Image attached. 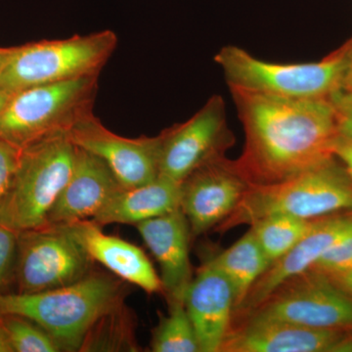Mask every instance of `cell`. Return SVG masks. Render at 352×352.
Listing matches in <instances>:
<instances>
[{
	"label": "cell",
	"instance_id": "obj_2",
	"mask_svg": "<svg viewBox=\"0 0 352 352\" xmlns=\"http://www.w3.org/2000/svg\"><path fill=\"white\" fill-rule=\"evenodd\" d=\"M119 286L100 274L36 293L0 294V316L24 317L38 325L62 349H80L101 317L118 307Z\"/></svg>",
	"mask_w": 352,
	"mask_h": 352
},
{
	"label": "cell",
	"instance_id": "obj_31",
	"mask_svg": "<svg viewBox=\"0 0 352 352\" xmlns=\"http://www.w3.org/2000/svg\"><path fill=\"white\" fill-rule=\"evenodd\" d=\"M11 95L12 94L0 89V113H1L2 110L6 107L7 102L10 99Z\"/></svg>",
	"mask_w": 352,
	"mask_h": 352
},
{
	"label": "cell",
	"instance_id": "obj_24",
	"mask_svg": "<svg viewBox=\"0 0 352 352\" xmlns=\"http://www.w3.org/2000/svg\"><path fill=\"white\" fill-rule=\"evenodd\" d=\"M352 268V236L340 241L324 254L310 270L327 276L340 274Z\"/></svg>",
	"mask_w": 352,
	"mask_h": 352
},
{
	"label": "cell",
	"instance_id": "obj_10",
	"mask_svg": "<svg viewBox=\"0 0 352 352\" xmlns=\"http://www.w3.org/2000/svg\"><path fill=\"white\" fill-rule=\"evenodd\" d=\"M224 102L214 96L191 119L163 133L159 176L182 184L197 168L232 145Z\"/></svg>",
	"mask_w": 352,
	"mask_h": 352
},
{
	"label": "cell",
	"instance_id": "obj_3",
	"mask_svg": "<svg viewBox=\"0 0 352 352\" xmlns=\"http://www.w3.org/2000/svg\"><path fill=\"white\" fill-rule=\"evenodd\" d=\"M351 210V178L333 160L284 182L249 185L237 207L215 229L226 232L271 215L316 219Z\"/></svg>",
	"mask_w": 352,
	"mask_h": 352
},
{
	"label": "cell",
	"instance_id": "obj_4",
	"mask_svg": "<svg viewBox=\"0 0 352 352\" xmlns=\"http://www.w3.org/2000/svg\"><path fill=\"white\" fill-rule=\"evenodd\" d=\"M76 153L67 131L21 149L12 183L0 206V224L17 233L47 226L51 210L71 177Z\"/></svg>",
	"mask_w": 352,
	"mask_h": 352
},
{
	"label": "cell",
	"instance_id": "obj_17",
	"mask_svg": "<svg viewBox=\"0 0 352 352\" xmlns=\"http://www.w3.org/2000/svg\"><path fill=\"white\" fill-rule=\"evenodd\" d=\"M138 229L159 263L160 278L168 298H183L193 279L189 258L192 232L186 215L179 207L168 214L140 222Z\"/></svg>",
	"mask_w": 352,
	"mask_h": 352
},
{
	"label": "cell",
	"instance_id": "obj_14",
	"mask_svg": "<svg viewBox=\"0 0 352 352\" xmlns=\"http://www.w3.org/2000/svg\"><path fill=\"white\" fill-rule=\"evenodd\" d=\"M351 236L352 210L317 219L309 232L258 278L242 305L234 310L233 316L251 311L282 282L310 270L331 248Z\"/></svg>",
	"mask_w": 352,
	"mask_h": 352
},
{
	"label": "cell",
	"instance_id": "obj_33",
	"mask_svg": "<svg viewBox=\"0 0 352 352\" xmlns=\"http://www.w3.org/2000/svg\"><path fill=\"white\" fill-rule=\"evenodd\" d=\"M351 71H352V53H351V67H349V72H351Z\"/></svg>",
	"mask_w": 352,
	"mask_h": 352
},
{
	"label": "cell",
	"instance_id": "obj_28",
	"mask_svg": "<svg viewBox=\"0 0 352 352\" xmlns=\"http://www.w3.org/2000/svg\"><path fill=\"white\" fill-rule=\"evenodd\" d=\"M335 157L344 164V170L352 180V139L340 135L336 147Z\"/></svg>",
	"mask_w": 352,
	"mask_h": 352
},
{
	"label": "cell",
	"instance_id": "obj_9",
	"mask_svg": "<svg viewBox=\"0 0 352 352\" xmlns=\"http://www.w3.org/2000/svg\"><path fill=\"white\" fill-rule=\"evenodd\" d=\"M18 280L20 293L75 283L90 274L92 259L69 226H46L25 232Z\"/></svg>",
	"mask_w": 352,
	"mask_h": 352
},
{
	"label": "cell",
	"instance_id": "obj_26",
	"mask_svg": "<svg viewBox=\"0 0 352 352\" xmlns=\"http://www.w3.org/2000/svg\"><path fill=\"white\" fill-rule=\"evenodd\" d=\"M330 99L337 115L340 135L352 139V90L342 88Z\"/></svg>",
	"mask_w": 352,
	"mask_h": 352
},
{
	"label": "cell",
	"instance_id": "obj_22",
	"mask_svg": "<svg viewBox=\"0 0 352 352\" xmlns=\"http://www.w3.org/2000/svg\"><path fill=\"white\" fill-rule=\"evenodd\" d=\"M151 349L154 352H201L183 298H170L168 314L153 333Z\"/></svg>",
	"mask_w": 352,
	"mask_h": 352
},
{
	"label": "cell",
	"instance_id": "obj_27",
	"mask_svg": "<svg viewBox=\"0 0 352 352\" xmlns=\"http://www.w3.org/2000/svg\"><path fill=\"white\" fill-rule=\"evenodd\" d=\"M17 232L0 224V286L7 276L16 247H17Z\"/></svg>",
	"mask_w": 352,
	"mask_h": 352
},
{
	"label": "cell",
	"instance_id": "obj_16",
	"mask_svg": "<svg viewBox=\"0 0 352 352\" xmlns=\"http://www.w3.org/2000/svg\"><path fill=\"white\" fill-rule=\"evenodd\" d=\"M122 188L100 157L76 147L71 177L51 210L47 226H71L94 219Z\"/></svg>",
	"mask_w": 352,
	"mask_h": 352
},
{
	"label": "cell",
	"instance_id": "obj_21",
	"mask_svg": "<svg viewBox=\"0 0 352 352\" xmlns=\"http://www.w3.org/2000/svg\"><path fill=\"white\" fill-rule=\"evenodd\" d=\"M317 219L271 215L252 224L251 230L271 265L288 254L309 232Z\"/></svg>",
	"mask_w": 352,
	"mask_h": 352
},
{
	"label": "cell",
	"instance_id": "obj_1",
	"mask_svg": "<svg viewBox=\"0 0 352 352\" xmlns=\"http://www.w3.org/2000/svg\"><path fill=\"white\" fill-rule=\"evenodd\" d=\"M230 89L245 135L242 155L233 162L248 184L284 182L335 159L340 131L330 98Z\"/></svg>",
	"mask_w": 352,
	"mask_h": 352
},
{
	"label": "cell",
	"instance_id": "obj_23",
	"mask_svg": "<svg viewBox=\"0 0 352 352\" xmlns=\"http://www.w3.org/2000/svg\"><path fill=\"white\" fill-rule=\"evenodd\" d=\"M2 328L12 351L58 352L63 351L52 337L34 322L24 317L7 315Z\"/></svg>",
	"mask_w": 352,
	"mask_h": 352
},
{
	"label": "cell",
	"instance_id": "obj_13",
	"mask_svg": "<svg viewBox=\"0 0 352 352\" xmlns=\"http://www.w3.org/2000/svg\"><path fill=\"white\" fill-rule=\"evenodd\" d=\"M249 184L226 156L204 164L182 183L180 208L193 235L221 223L237 207Z\"/></svg>",
	"mask_w": 352,
	"mask_h": 352
},
{
	"label": "cell",
	"instance_id": "obj_30",
	"mask_svg": "<svg viewBox=\"0 0 352 352\" xmlns=\"http://www.w3.org/2000/svg\"><path fill=\"white\" fill-rule=\"evenodd\" d=\"M12 351L10 346H9L8 340H7L6 333H4L2 325H0V352Z\"/></svg>",
	"mask_w": 352,
	"mask_h": 352
},
{
	"label": "cell",
	"instance_id": "obj_15",
	"mask_svg": "<svg viewBox=\"0 0 352 352\" xmlns=\"http://www.w3.org/2000/svg\"><path fill=\"white\" fill-rule=\"evenodd\" d=\"M183 300L201 352H220L232 326L235 296L230 282L210 259L191 280Z\"/></svg>",
	"mask_w": 352,
	"mask_h": 352
},
{
	"label": "cell",
	"instance_id": "obj_5",
	"mask_svg": "<svg viewBox=\"0 0 352 352\" xmlns=\"http://www.w3.org/2000/svg\"><path fill=\"white\" fill-rule=\"evenodd\" d=\"M352 41L312 63L263 61L237 46L220 50L215 61L230 88L292 99L330 98L344 87L351 67Z\"/></svg>",
	"mask_w": 352,
	"mask_h": 352
},
{
	"label": "cell",
	"instance_id": "obj_18",
	"mask_svg": "<svg viewBox=\"0 0 352 352\" xmlns=\"http://www.w3.org/2000/svg\"><path fill=\"white\" fill-rule=\"evenodd\" d=\"M69 226L92 261H98L118 277L147 293L163 291L161 278L138 245L102 232L94 221L85 220Z\"/></svg>",
	"mask_w": 352,
	"mask_h": 352
},
{
	"label": "cell",
	"instance_id": "obj_29",
	"mask_svg": "<svg viewBox=\"0 0 352 352\" xmlns=\"http://www.w3.org/2000/svg\"><path fill=\"white\" fill-rule=\"evenodd\" d=\"M328 277L331 278L333 283L352 296V268L340 274Z\"/></svg>",
	"mask_w": 352,
	"mask_h": 352
},
{
	"label": "cell",
	"instance_id": "obj_20",
	"mask_svg": "<svg viewBox=\"0 0 352 352\" xmlns=\"http://www.w3.org/2000/svg\"><path fill=\"white\" fill-rule=\"evenodd\" d=\"M210 259L232 286L234 310L242 305L252 286L270 266L251 229L235 244Z\"/></svg>",
	"mask_w": 352,
	"mask_h": 352
},
{
	"label": "cell",
	"instance_id": "obj_11",
	"mask_svg": "<svg viewBox=\"0 0 352 352\" xmlns=\"http://www.w3.org/2000/svg\"><path fill=\"white\" fill-rule=\"evenodd\" d=\"M67 133L76 147L100 157L124 188L141 186L159 177L163 134L157 138H122L85 113Z\"/></svg>",
	"mask_w": 352,
	"mask_h": 352
},
{
	"label": "cell",
	"instance_id": "obj_8",
	"mask_svg": "<svg viewBox=\"0 0 352 352\" xmlns=\"http://www.w3.org/2000/svg\"><path fill=\"white\" fill-rule=\"evenodd\" d=\"M286 322L305 327L352 330V296L314 270L289 278L273 289L247 318Z\"/></svg>",
	"mask_w": 352,
	"mask_h": 352
},
{
	"label": "cell",
	"instance_id": "obj_32",
	"mask_svg": "<svg viewBox=\"0 0 352 352\" xmlns=\"http://www.w3.org/2000/svg\"><path fill=\"white\" fill-rule=\"evenodd\" d=\"M346 89L352 90V71L347 74L346 83L344 87Z\"/></svg>",
	"mask_w": 352,
	"mask_h": 352
},
{
	"label": "cell",
	"instance_id": "obj_12",
	"mask_svg": "<svg viewBox=\"0 0 352 352\" xmlns=\"http://www.w3.org/2000/svg\"><path fill=\"white\" fill-rule=\"evenodd\" d=\"M220 352H352V330L247 317L236 320Z\"/></svg>",
	"mask_w": 352,
	"mask_h": 352
},
{
	"label": "cell",
	"instance_id": "obj_25",
	"mask_svg": "<svg viewBox=\"0 0 352 352\" xmlns=\"http://www.w3.org/2000/svg\"><path fill=\"white\" fill-rule=\"evenodd\" d=\"M20 152L19 148L0 139V206L3 203L12 183Z\"/></svg>",
	"mask_w": 352,
	"mask_h": 352
},
{
	"label": "cell",
	"instance_id": "obj_6",
	"mask_svg": "<svg viewBox=\"0 0 352 352\" xmlns=\"http://www.w3.org/2000/svg\"><path fill=\"white\" fill-rule=\"evenodd\" d=\"M116 43L112 32L0 50V89L14 94L38 85L94 76Z\"/></svg>",
	"mask_w": 352,
	"mask_h": 352
},
{
	"label": "cell",
	"instance_id": "obj_7",
	"mask_svg": "<svg viewBox=\"0 0 352 352\" xmlns=\"http://www.w3.org/2000/svg\"><path fill=\"white\" fill-rule=\"evenodd\" d=\"M92 76L25 88L11 95L0 113V139L23 149L39 139L68 131L91 89Z\"/></svg>",
	"mask_w": 352,
	"mask_h": 352
},
{
	"label": "cell",
	"instance_id": "obj_19",
	"mask_svg": "<svg viewBox=\"0 0 352 352\" xmlns=\"http://www.w3.org/2000/svg\"><path fill=\"white\" fill-rule=\"evenodd\" d=\"M180 186L182 184L159 176L147 184L122 188L94 217V221L99 226L113 223L138 226L145 220L168 214L179 208Z\"/></svg>",
	"mask_w": 352,
	"mask_h": 352
}]
</instances>
